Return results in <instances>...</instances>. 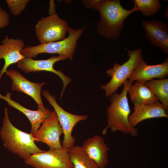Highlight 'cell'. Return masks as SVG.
<instances>
[{
    "label": "cell",
    "instance_id": "6da1fadb",
    "mask_svg": "<svg viewBox=\"0 0 168 168\" xmlns=\"http://www.w3.org/2000/svg\"><path fill=\"white\" fill-rule=\"evenodd\" d=\"M132 81L127 80L124 84L120 93L115 92L110 96V104L107 109V125L102 130L103 135L106 134L108 129L113 132L118 131L136 137L138 134L137 129L129 124L128 117L130 113L127 95Z\"/></svg>",
    "mask_w": 168,
    "mask_h": 168
},
{
    "label": "cell",
    "instance_id": "7a4b0ae2",
    "mask_svg": "<svg viewBox=\"0 0 168 168\" xmlns=\"http://www.w3.org/2000/svg\"><path fill=\"white\" fill-rule=\"evenodd\" d=\"M96 10L101 17L97 24V33L109 40L119 37L124 20L131 13L137 11L134 7L130 10L124 8L120 0H105Z\"/></svg>",
    "mask_w": 168,
    "mask_h": 168
},
{
    "label": "cell",
    "instance_id": "3957f363",
    "mask_svg": "<svg viewBox=\"0 0 168 168\" xmlns=\"http://www.w3.org/2000/svg\"><path fill=\"white\" fill-rule=\"evenodd\" d=\"M3 145L9 151L26 160L32 154L44 151L35 144L37 141L33 135L15 127L11 122L5 108L2 125L0 131Z\"/></svg>",
    "mask_w": 168,
    "mask_h": 168
},
{
    "label": "cell",
    "instance_id": "277c9868",
    "mask_svg": "<svg viewBox=\"0 0 168 168\" xmlns=\"http://www.w3.org/2000/svg\"><path fill=\"white\" fill-rule=\"evenodd\" d=\"M85 27V26L82 28L75 30L69 27L68 36L64 39L34 46H26L21 50V54L25 58H30L42 53L57 54L65 55L72 60L77 47V41Z\"/></svg>",
    "mask_w": 168,
    "mask_h": 168
},
{
    "label": "cell",
    "instance_id": "5b68a950",
    "mask_svg": "<svg viewBox=\"0 0 168 168\" xmlns=\"http://www.w3.org/2000/svg\"><path fill=\"white\" fill-rule=\"evenodd\" d=\"M129 57L128 60L122 65L115 63L113 68L106 71V74L111 77L106 84L101 86L102 89L105 91L106 96H110L116 92L119 87L121 86L129 79L135 69L143 59L141 48L131 50L124 47Z\"/></svg>",
    "mask_w": 168,
    "mask_h": 168
},
{
    "label": "cell",
    "instance_id": "8992f818",
    "mask_svg": "<svg viewBox=\"0 0 168 168\" xmlns=\"http://www.w3.org/2000/svg\"><path fill=\"white\" fill-rule=\"evenodd\" d=\"M69 27L65 20L55 14L42 17L38 21L35 33L40 44H45L64 39Z\"/></svg>",
    "mask_w": 168,
    "mask_h": 168
},
{
    "label": "cell",
    "instance_id": "52a82bcc",
    "mask_svg": "<svg viewBox=\"0 0 168 168\" xmlns=\"http://www.w3.org/2000/svg\"><path fill=\"white\" fill-rule=\"evenodd\" d=\"M42 95L54 108L57 114L64 135L62 143V147L68 149L71 148L74 146L75 142V138L72 135L73 128L78 122L86 120L87 116L73 114L65 111L58 104L55 97L47 90H44Z\"/></svg>",
    "mask_w": 168,
    "mask_h": 168
},
{
    "label": "cell",
    "instance_id": "ba28073f",
    "mask_svg": "<svg viewBox=\"0 0 168 168\" xmlns=\"http://www.w3.org/2000/svg\"><path fill=\"white\" fill-rule=\"evenodd\" d=\"M68 150L63 148L35 153L25 162L34 168H73Z\"/></svg>",
    "mask_w": 168,
    "mask_h": 168
},
{
    "label": "cell",
    "instance_id": "9c48e42d",
    "mask_svg": "<svg viewBox=\"0 0 168 168\" xmlns=\"http://www.w3.org/2000/svg\"><path fill=\"white\" fill-rule=\"evenodd\" d=\"M68 57L63 55L53 56L47 59L36 60L25 58L17 63V66L21 70L26 73L41 71L50 72L58 75L62 80L63 86L61 91L60 99L68 85L72 79L65 75L61 70H57L54 68V65L57 62L65 60Z\"/></svg>",
    "mask_w": 168,
    "mask_h": 168
},
{
    "label": "cell",
    "instance_id": "30bf717a",
    "mask_svg": "<svg viewBox=\"0 0 168 168\" xmlns=\"http://www.w3.org/2000/svg\"><path fill=\"white\" fill-rule=\"evenodd\" d=\"M38 130L32 134L37 141L47 145L49 149H60L63 147L60 141L63 134L57 114L54 110L50 115L44 120Z\"/></svg>",
    "mask_w": 168,
    "mask_h": 168
},
{
    "label": "cell",
    "instance_id": "8fae6325",
    "mask_svg": "<svg viewBox=\"0 0 168 168\" xmlns=\"http://www.w3.org/2000/svg\"><path fill=\"white\" fill-rule=\"evenodd\" d=\"M6 75L12 80L11 90L19 92L31 97L38 105V107H44L41 99V89L45 83H37L31 82L26 78L18 71L15 70H7Z\"/></svg>",
    "mask_w": 168,
    "mask_h": 168
},
{
    "label": "cell",
    "instance_id": "7c38bea8",
    "mask_svg": "<svg viewBox=\"0 0 168 168\" xmlns=\"http://www.w3.org/2000/svg\"><path fill=\"white\" fill-rule=\"evenodd\" d=\"M142 26L146 36L152 45L168 54V24L158 21H144Z\"/></svg>",
    "mask_w": 168,
    "mask_h": 168
},
{
    "label": "cell",
    "instance_id": "4fadbf2b",
    "mask_svg": "<svg viewBox=\"0 0 168 168\" xmlns=\"http://www.w3.org/2000/svg\"><path fill=\"white\" fill-rule=\"evenodd\" d=\"M0 44V59L4 60V64L0 72V79L8 68L11 64L17 63L25 57L21 54L25 44L22 40L9 38L6 36Z\"/></svg>",
    "mask_w": 168,
    "mask_h": 168
},
{
    "label": "cell",
    "instance_id": "5bb4252c",
    "mask_svg": "<svg viewBox=\"0 0 168 168\" xmlns=\"http://www.w3.org/2000/svg\"><path fill=\"white\" fill-rule=\"evenodd\" d=\"M168 75V58L161 64L155 65H148L142 59L129 77L128 80L144 83L154 78H165Z\"/></svg>",
    "mask_w": 168,
    "mask_h": 168
},
{
    "label": "cell",
    "instance_id": "9a60e30c",
    "mask_svg": "<svg viewBox=\"0 0 168 168\" xmlns=\"http://www.w3.org/2000/svg\"><path fill=\"white\" fill-rule=\"evenodd\" d=\"M82 147L98 168H105L107 166L110 149L101 136L97 135L89 138L84 141Z\"/></svg>",
    "mask_w": 168,
    "mask_h": 168
},
{
    "label": "cell",
    "instance_id": "2e32d148",
    "mask_svg": "<svg viewBox=\"0 0 168 168\" xmlns=\"http://www.w3.org/2000/svg\"><path fill=\"white\" fill-rule=\"evenodd\" d=\"M134 110L128 117L129 124L133 128L147 119L168 117L165 109L159 100L150 104L134 105Z\"/></svg>",
    "mask_w": 168,
    "mask_h": 168
},
{
    "label": "cell",
    "instance_id": "e0dca14e",
    "mask_svg": "<svg viewBox=\"0 0 168 168\" xmlns=\"http://www.w3.org/2000/svg\"><path fill=\"white\" fill-rule=\"evenodd\" d=\"M11 95L9 92H7L5 96L0 93V98L5 100L9 105L21 112L27 117L31 125L30 133L33 134L38 130L44 120L50 115L52 111L45 107H38L37 110L27 109L13 100L11 98Z\"/></svg>",
    "mask_w": 168,
    "mask_h": 168
},
{
    "label": "cell",
    "instance_id": "ac0fdd59",
    "mask_svg": "<svg viewBox=\"0 0 168 168\" xmlns=\"http://www.w3.org/2000/svg\"><path fill=\"white\" fill-rule=\"evenodd\" d=\"M128 93L134 106L150 104L159 100L149 87L137 81L130 86Z\"/></svg>",
    "mask_w": 168,
    "mask_h": 168
},
{
    "label": "cell",
    "instance_id": "d6986e66",
    "mask_svg": "<svg viewBox=\"0 0 168 168\" xmlns=\"http://www.w3.org/2000/svg\"><path fill=\"white\" fill-rule=\"evenodd\" d=\"M68 153L73 168H98L81 146H74L69 149Z\"/></svg>",
    "mask_w": 168,
    "mask_h": 168
},
{
    "label": "cell",
    "instance_id": "ffe728a7",
    "mask_svg": "<svg viewBox=\"0 0 168 168\" xmlns=\"http://www.w3.org/2000/svg\"><path fill=\"white\" fill-rule=\"evenodd\" d=\"M144 84L149 87L157 97L168 111V78L152 79L145 82Z\"/></svg>",
    "mask_w": 168,
    "mask_h": 168
},
{
    "label": "cell",
    "instance_id": "44dd1931",
    "mask_svg": "<svg viewBox=\"0 0 168 168\" xmlns=\"http://www.w3.org/2000/svg\"><path fill=\"white\" fill-rule=\"evenodd\" d=\"M137 11L145 16L154 15L158 12L161 7L159 0H134L133 2Z\"/></svg>",
    "mask_w": 168,
    "mask_h": 168
},
{
    "label": "cell",
    "instance_id": "7402d4cb",
    "mask_svg": "<svg viewBox=\"0 0 168 168\" xmlns=\"http://www.w3.org/2000/svg\"><path fill=\"white\" fill-rule=\"evenodd\" d=\"M29 0H6L8 7L12 15H19L25 9Z\"/></svg>",
    "mask_w": 168,
    "mask_h": 168
},
{
    "label": "cell",
    "instance_id": "603a6c76",
    "mask_svg": "<svg viewBox=\"0 0 168 168\" xmlns=\"http://www.w3.org/2000/svg\"><path fill=\"white\" fill-rule=\"evenodd\" d=\"M9 20L10 16L8 13L0 7V29L8 25Z\"/></svg>",
    "mask_w": 168,
    "mask_h": 168
},
{
    "label": "cell",
    "instance_id": "cb8c5ba5",
    "mask_svg": "<svg viewBox=\"0 0 168 168\" xmlns=\"http://www.w3.org/2000/svg\"><path fill=\"white\" fill-rule=\"evenodd\" d=\"M105 0H82L83 4L87 8L92 7L94 10H96Z\"/></svg>",
    "mask_w": 168,
    "mask_h": 168
}]
</instances>
